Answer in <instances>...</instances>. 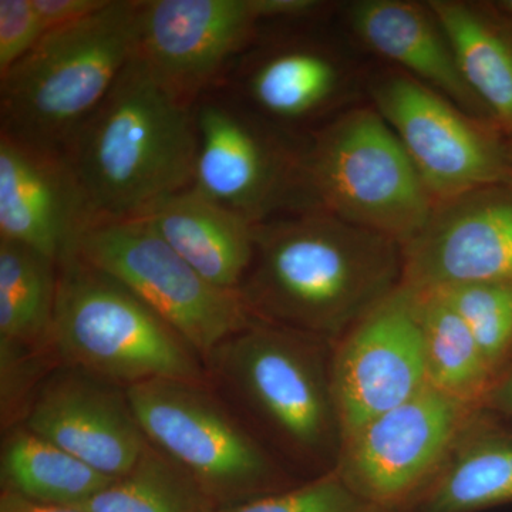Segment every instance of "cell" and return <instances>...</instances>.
<instances>
[{"label": "cell", "mask_w": 512, "mask_h": 512, "mask_svg": "<svg viewBox=\"0 0 512 512\" xmlns=\"http://www.w3.org/2000/svg\"><path fill=\"white\" fill-rule=\"evenodd\" d=\"M92 225V212L63 153L0 134V239L28 245L59 266Z\"/></svg>", "instance_id": "obj_16"}, {"label": "cell", "mask_w": 512, "mask_h": 512, "mask_svg": "<svg viewBox=\"0 0 512 512\" xmlns=\"http://www.w3.org/2000/svg\"><path fill=\"white\" fill-rule=\"evenodd\" d=\"M373 100L436 204L507 180L491 138L426 84L407 74L384 77L373 87Z\"/></svg>", "instance_id": "obj_11"}, {"label": "cell", "mask_w": 512, "mask_h": 512, "mask_svg": "<svg viewBox=\"0 0 512 512\" xmlns=\"http://www.w3.org/2000/svg\"><path fill=\"white\" fill-rule=\"evenodd\" d=\"M402 252V284L416 291L512 284V198L483 188L440 202Z\"/></svg>", "instance_id": "obj_15"}, {"label": "cell", "mask_w": 512, "mask_h": 512, "mask_svg": "<svg viewBox=\"0 0 512 512\" xmlns=\"http://www.w3.org/2000/svg\"><path fill=\"white\" fill-rule=\"evenodd\" d=\"M512 504V434L478 409L433 478L399 512H483Z\"/></svg>", "instance_id": "obj_19"}, {"label": "cell", "mask_w": 512, "mask_h": 512, "mask_svg": "<svg viewBox=\"0 0 512 512\" xmlns=\"http://www.w3.org/2000/svg\"><path fill=\"white\" fill-rule=\"evenodd\" d=\"M413 291L429 386L457 402L483 409L497 375L473 333L439 292Z\"/></svg>", "instance_id": "obj_22"}, {"label": "cell", "mask_w": 512, "mask_h": 512, "mask_svg": "<svg viewBox=\"0 0 512 512\" xmlns=\"http://www.w3.org/2000/svg\"><path fill=\"white\" fill-rule=\"evenodd\" d=\"M254 0H144L136 56L175 99L194 107L248 46Z\"/></svg>", "instance_id": "obj_13"}, {"label": "cell", "mask_w": 512, "mask_h": 512, "mask_svg": "<svg viewBox=\"0 0 512 512\" xmlns=\"http://www.w3.org/2000/svg\"><path fill=\"white\" fill-rule=\"evenodd\" d=\"M128 400L144 437L221 507L298 483L208 382L134 384Z\"/></svg>", "instance_id": "obj_7"}, {"label": "cell", "mask_w": 512, "mask_h": 512, "mask_svg": "<svg viewBox=\"0 0 512 512\" xmlns=\"http://www.w3.org/2000/svg\"><path fill=\"white\" fill-rule=\"evenodd\" d=\"M338 66L311 46H284L249 60L239 72V92L272 119H311L338 92Z\"/></svg>", "instance_id": "obj_20"}, {"label": "cell", "mask_w": 512, "mask_h": 512, "mask_svg": "<svg viewBox=\"0 0 512 512\" xmlns=\"http://www.w3.org/2000/svg\"><path fill=\"white\" fill-rule=\"evenodd\" d=\"M483 409L493 414L512 417V363L501 370L500 375L495 379Z\"/></svg>", "instance_id": "obj_31"}, {"label": "cell", "mask_w": 512, "mask_h": 512, "mask_svg": "<svg viewBox=\"0 0 512 512\" xmlns=\"http://www.w3.org/2000/svg\"><path fill=\"white\" fill-rule=\"evenodd\" d=\"M33 0H0V76L45 36Z\"/></svg>", "instance_id": "obj_28"}, {"label": "cell", "mask_w": 512, "mask_h": 512, "mask_svg": "<svg viewBox=\"0 0 512 512\" xmlns=\"http://www.w3.org/2000/svg\"><path fill=\"white\" fill-rule=\"evenodd\" d=\"M478 409L426 387L346 436L335 470L367 503L399 512L437 473Z\"/></svg>", "instance_id": "obj_9"}, {"label": "cell", "mask_w": 512, "mask_h": 512, "mask_svg": "<svg viewBox=\"0 0 512 512\" xmlns=\"http://www.w3.org/2000/svg\"><path fill=\"white\" fill-rule=\"evenodd\" d=\"M57 275L42 252L0 239V340L50 352Z\"/></svg>", "instance_id": "obj_23"}, {"label": "cell", "mask_w": 512, "mask_h": 512, "mask_svg": "<svg viewBox=\"0 0 512 512\" xmlns=\"http://www.w3.org/2000/svg\"><path fill=\"white\" fill-rule=\"evenodd\" d=\"M197 158L191 188L247 218L302 204V157L278 144L261 124L227 97L207 93L194 106Z\"/></svg>", "instance_id": "obj_10"}, {"label": "cell", "mask_w": 512, "mask_h": 512, "mask_svg": "<svg viewBox=\"0 0 512 512\" xmlns=\"http://www.w3.org/2000/svg\"><path fill=\"white\" fill-rule=\"evenodd\" d=\"M463 318L495 375L512 352V284H467L436 289Z\"/></svg>", "instance_id": "obj_26"}, {"label": "cell", "mask_w": 512, "mask_h": 512, "mask_svg": "<svg viewBox=\"0 0 512 512\" xmlns=\"http://www.w3.org/2000/svg\"><path fill=\"white\" fill-rule=\"evenodd\" d=\"M320 5L315 0H254L259 20L306 18Z\"/></svg>", "instance_id": "obj_30"}, {"label": "cell", "mask_w": 512, "mask_h": 512, "mask_svg": "<svg viewBox=\"0 0 512 512\" xmlns=\"http://www.w3.org/2000/svg\"><path fill=\"white\" fill-rule=\"evenodd\" d=\"M0 512H89L82 507L36 503L12 491L2 490Z\"/></svg>", "instance_id": "obj_32"}, {"label": "cell", "mask_w": 512, "mask_h": 512, "mask_svg": "<svg viewBox=\"0 0 512 512\" xmlns=\"http://www.w3.org/2000/svg\"><path fill=\"white\" fill-rule=\"evenodd\" d=\"M332 346L252 319L204 360L214 392L289 471L309 478L335 470L343 443Z\"/></svg>", "instance_id": "obj_2"}, {"label": "cell", "mask_w": 512, "mask_h": 512, "mask_svg": "<svg viewBox=\"0 0 512 512\" xmlns=\"http://www.w3.org/2000/svg\"><path fill=\"white\" fill-rule=\"evenodd\" d=\"M110 0H33L46 33L99 12Z\"/></svg>", "instance_id": "obj_29"}, {"label": "cell", "mask_w": 512, "mask_h": 512, "mask_svg": "<svg viewBox=\"0 0 512 512\" xmlns=\"http://www.w3.org/2000/svg\"><path fill=\"white\" fill-rule=\"evenodd\" d=\"M50 353L59 365L128 387L208 382L204 360L130 289L76 254L60 262Z\"/></svg>", "instance_id": "obj_5"}, {"label": "cell", "mask_w": 512, "mask_h": 512, "mask_svg": "<svg viewBox=\"0 0 512 512\" xmlns=\"http://www.w3.org/2000/svg\"><path fill=\"white\" fill-rule=\"evenodd\" d=\"M74 254L130 289L202 360L252 320L238 292L202 278L141 218L92 225Z\"/></svg>", "instance_id": "obj_8"}, {"label": "cell", "mask_w": 512, "mask_h": 512, "mask_svg": "<svg viewBox=\"0 0 512 512\" xmlns=\"http://www.w3.org/2000/svg\"><path fill=\"white\" fill-rule=\"evenodd\" d=\"M19 424L113 480L148 444L127 389L59 363L35 387Z\"/></svg>", "instance_id": "obj_14"}, {"label": "cell", "mask_w": 512, "mask_h": 512, "mask_svg": "<svg viewBox=\"0 0 512 512\" xmlns=\"http://www.w3.org/2000/svg\"><path fill=\"white\" fill-rule=\"evenodd\" d=\"M140 0L49 30L0 76V134L63 153L137 53Z\"/></svg>", "instance_id": "obj_4"}, {"label": "cell", "mask_w": 512, "mask_h": 512, "mask_svg": "<svg viewBox=\"0 0 512 512\" xmlns=\"http://www.w3.org/2000/svg\"><path fill=\"white\" fill-rule=\"evenodd\" d=\"M507 8H508V9H510V10H511V12H512V2H508V3H507Z\"/></svg>", "instance_id": "obj_33"}, {"label": "cell", "mask_w": 512, "mask_h": 512, "mask_svg": "<svg viewBox=\"0 0 512 512\" xmlns=\"http://www.w3.org/2000/svg\"><path fill=\"white\" fill-rule=\"evenodd\" d=\"M82 508L89 512H218L220 505L183 467L148 443L126 476L107 485Z\"/></svg>", "instance_id": "obj_25"}, {"label": "cell", "mask_w": 512, "mask_h": 512, "mask_svg": "<svg viewBox=\"0 0 512 512\" xmlns=\"http://www.w3.org/2000/svg\"><path fill=\"white\" fill-rule=\"evenodd\" d=\"M218 512H386L367 503L343 481L338 471L299 481L242 503L221 507Z\"/></svg>", "instance_id": "obj_27"}, {"label": "cell", "mask_w": 512, "mask_h": 512, "mask_svg": "<svg viewBox=\"0 0 512 512\" xmlns=\"http://www.w3.org/2000/svg\"><path fill=\"white\" fill-rule=\"evenodd\" d=\"M146 221L184 261L225 291L238 292L255 248V224L192 188L158 201Z\"/></svg>", "instance_id": "obj_18"}, {"label": "cell", "mask_w": 512, "mask_h": 512, "mask_svg": "<svg viewBox=\"0 0 512 512\" xmlns=\"http://www.w3.org/2000/svg\"><path fill=\"white\" fill-rule=\"evenodd\" d=\"M429 9L453 47L464 79L485 109L512 126V49L473 9L430 2Z\"/></svg>", "instance_id": "obj_24"}, {"label": "cell", "mask_w": 512, "mask_h": 512, "mask_svg": "<svg viewBox=\"0 0 512 512\" xmlns=\"http://www.w3.org/2000/svg\"><path fill=\"white\" fill-rule=\"evenodd\" d=\"M0 474L2 490L64 507H82L114 481L19 423L3 437Z\"/></svg>", "instance_id": "obj_21"}, {"label": "cell", "mask_w": 512, "mask_h": 512, "mask_svg": "<svg viewBox=\"0 0 512 512\" xmlns=\"http://www.w3.org/2000/svg\"><path fill=\"white\" fill-rule=\"evenodd\" d=\"M332 379L343 439L429 387L412 288L400 285L332 346Z\"/></svg>", "instance_id": "obj_12"}, {"label": "cell", "mask_w": 512, "mask_h": 512, "mask_svg": "<svg viewBox=\"0 0 512 512\" xmlns=\"http://www.w3.org/2000/svg\"><path fill=\"white\" fill-rule=\"evenodd\" d=\"M353 30L377 55L399 64L468 114L484 104L468 86L453 47L429 8L399 0H366L353 6Z\"/></svg>", "instance_id": "obj_17"}, {"label": "cell", "mask_w": 512, "mask_h": 512, "mask_svg": "<svg viewBox=\"0 0 512 512\" xmlns=\"http://www.w3.org/2000/svg\"><path fill=\"white\" fill-rule=\"evenodd\" d=\"M402 281V245L306 211L255 224L238 293L252 319L335 345Z\"/></svg>", "instance_id": "obj_1"}, {"label": "cell", "mask_w": 512, "mask_h": 512, "mask_svg": "<svg viewBox=\"0 0 512 512\" xmlns=\"http://www.w3.org/2000/svg\"><path fill=\"white\" fill-rule=\"evenodd\" d=\"M303 212L319 211L406 245L436 202L376 109L346 111L302 157Z\"/></svg>", "instance_id": "obj_6"}, {"label": "cell", "mask_w": 512, "mask_h": 512, "mask_svg": "<svg viewBox=\"0 0 512 512\" xmlns=\"http://www.w3.org/2000/svg\"><path fill=\"white\" fill-rule=\"evenodd\" d=\"M94 224L130 220L194 181V107L137 56L63 150Z\"/></svg>", "instance_id": "obj_3"}]
</instances>
